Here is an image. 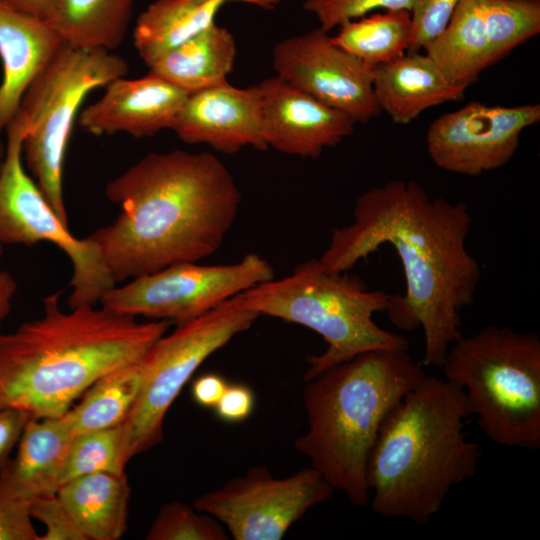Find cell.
I'll return each instance as SVG.
<instances>
[{
  "instance_id": "cell-1",
  "label": "cell",
  "mask_w": 540,
  "mask_h": 540,
  "mask_svg": "<svg viewBox=\"0 0 540 540\" xmlns=\"http://www.w3.org/2000/svg\"><path fill=\"white\" fill-rule=\"evenodd\" d=\"M471 224L465 203L431 198L411 180H391L357 197L353 222L332 231L318 260L326 271L343 273L381 246H392L405 291L391 294L385 312L401 330L421 328L422 364L441 368L463 336L461 312L473 304L481 281L480 264L466 246Z\"/></svg>"
},
{
  "instance_id": "cell-2",
  "label": "cell",
  "mask_w": 540,
  "mask_h": 540,
  "mask_svg": "<svg viewBox=\"0 0 540 540\" xmlns=\"http://www.w3.org/2000/svg\"><path fill=\"white\" fill-rule=\"evenodd\" d=\"M105 194L121 212L89 236L116 283L214 254L242 199L219 158L182 150L145 155Z\"/></svg>"
},
{
  "instance_id": "cell-3",
  "label": "cell",
  "mask_w": 540,
  "mask_h": 540,
  "mask_svg": "<svg viewBox=\"0 0 540 540\" xmlns=\"http://www.w3.org/2000/svg\"><path fill=\"white\" fill-rule=\"evenodd\" d=\"M60 296H46L39 318L1 334L0 409L29 419L62 416L99 378L140 361L171 323L92 304L65 312Z\"/></svg>"
},
{
  "instance_id": "cell-4",
  "label": "cell",
  "mask_w": 540,
  "mask_h": 540,
  "mask_svg": "<svg viewBox=\"0 0 540 540\" xmlns=\"http://www.w3.org/2000/svg\"><path fill=\"white\" fill-rule=\"evenodd\" d=\"M468 416L463 391L433 375L426 374L400 401L367 462L375 514L425 524L455 486L475 475L482 452L465 434Z\"/></svg>"
},
{
  "instance_id": "cell-5",
  "label": "cell",
  "mask_w": 540,
  "mask_h": 540,
  "mask_svg": "<svg viewBox=\"0 0 540 540\" xmlns=\"http://www.w3.org/2000/svg\"><path fill=\"white\" fill-rule=\"evenodd\" d=\"M425 375L408 350L379 349L304 381L308 425L295 448L334 490L365 506L367 462L381 426Z\"/></svg>"
},
{
  "instance_id": "cell-6",
  "label": "cell",
  "mask_w": 540,
  "mask_h": 540,
  "mask_svg": "<svg viewBox=\"0 0 540 540\" xmlns=\"http://www.w3.org/2000/svg\"><path fill=\"white\" fill-rule=\"evenodd\" d=\"M391 294L369 290L358 276L330 273L318 259L296 266L235 296L236 303L259 316L267 315L305 326L322 336L326 349L308 358L307 381L362 353L408 350L409 341L378 326L373 315L385 311Z\"/></svg>"
},
{
  "instance_id": "cell-7",
  "label": "cell",
  "mask_w": 540,
  "mask_h": 540,
  "mask_svg": "<svg viewBox=\"0 0 540 540\" xmlns=\"http://www.w3.org/2000/svg\"><path fill=\"white\" fill-rule=\"evenodd\" d=\"M445 379L465 396L469 416L495 444L540 447V337L487 325L449 349Z\"/></svg>"
},
{
  "instance_id": "cell-8",
  "label": "cell",
  "mask_w": 540,
  "mask_h": 540,
  "mask_svg": "<svg viewBox=\"0 0 540 540\" xmlns=\"http://www.w3.org/2000/svg\"><path fill=\"white\" fill-rule=\"evenodd\" d=\"M127 61L113 51L63 44L25 92L18 112L26 121L23 159L44 197L68 225L63 196L64 159L86 96L127 76Z\"/></svg>"
},
{
  "instance_id": "cell-9",
  "label": "cell",
  "mask_w": 540,
  "mask_h": 540,
  "mask_svg": "<svg viewBox=\"0 0 540 540\" xmlns=\"http://www.w3.org/2000/svg\"><path fill=\"white\" fill-rule=\"evenodd\" d=\"M259 315L240 307L234 297L203 315L177 324L161 336L140 360L142 386L125 423L131 453H142L163 438L164 418L198 367Z\"/></svg>"
},
{
  "instance_id": "cell-10",
  "label": "cell",
  "mask_w": 540,
  "mask_h": 540,
  "mask_svg": "<svg viewBox=\"0 0 540 540\" xmlns=\"http://www.w3.org/2000/svg\"><path fill=\"white\" fill-rule=\"evenodd\" d=\"M27 124L19 112L5 131L7 141L0 169V242L31 247L54 244L69 257L73 273L70 308L96 305L116 285L97 244L88 235L77 238L50 206L23 165Z\"/></svg>"
},
{
  "instance_id": "cell-11",
  "label": "cell",
  "mask_w": 540,
  "mask_h": 540,
  "mask_svg": "<svg viewBox=\"0 0 540 540\" xmlns=\"http://www.w3.org/2000/svg\"><path fill=\"white\" fill-rule=\"evenodd\" d=\"M273 278L272 265L256 253L232 264L178 263L115 285L99 303L119 314L179 324Z\"/></svg>"
},
{
  "instance_id": "cell-12",
  "label": "cell",
  "mask_w": 540,
  "mask_h": 540,
  "mask_svg": "<svg viewBox=\"0 0 540 540\" xmlns=\"http://www.w3.org/2000/svg\"><path fill=\"white\" fill-rule=\"evenodd\" d=\"M334 491L313 467L276 478L259 466L198 496L194 508L216 518L235 540H280Z\"/></svg>"
},
{
  "instance_id": "cell-13",
  "label": "cell",
  "mask_w": 540,
  "mask_h": 540,
  "mask_svg": "<svg viewBox=\"0 0 540 540\" xmlns=\"http://www.w3.org/2000/svg\"><path fill=\"white\" fill-rule=\"evenodd\" d=\"M539 121V104L489 106L471 101L429 125L427 151L442 170L478 176L506 165L522 132Z\"/></svg>"
},
{
  "instance_id": "cell-14",
  "label": "cell",
  "mask_w": 540,
  "mask_h": 540,
  "mask_svg": "<svg viewBox=\"0 0 540 540\" xmlns=\"http://www.w3.org/2000/svg\"><path fill=\"white\" fill-rule=\"evenodd\" d=\"M273 68L276 76L356 123H366L382 112L373 69L337 46L320 27L277 43Z\"/></svg>"
},
{
  "instance_id": "cell-15",
  "label": "cell",
  "mask_w": 540,
  "mask_h": 540,
  "mask_svg": "<svg viewBox=\"0 0 540 540\" xmlns=\"http://www.w3.org/2000/svg\"><path fill=\"white\" fill-rule=\"evenodd\" d=\"M170 129L185 143L228 154L246 146L268 148L258 85L237 88L224 81L190 93Z\"/></svg>"
},
{
  "instance_id": "cell-16",
  "label": "cell",
  "mask_w": 540,
  "mask_h": 540,
  "mask_svg": "<svg viewBox=\"0 0 540 540\" xmlns=\"http://www.w3.org/2000/svg\"><path fill=\"white\" fill-rule=\"evenodd\" d=\"M262 120L269 147L301 158H317L323 150L354 132L355 121L297 89L278 76L258 84Z\"/></svg>"
},
{
  "instance_id": "cell-17",
  "label": "cell",
  "mask_w": 540,
  "mask_h": 540,
  "mask_svg": "<svg viewBox=\"0 0 540 540\" xmlns=\"http://www.w3.org/2000/svg\"><path fill=\"white\" fill-rule=\"evenodd\" d=\"M104 88L78 117L79 126L96 136L123 132L148 137L170 129L188 95L151 73L137 79L119 77Z\"/></svg>"
},
{
  "instance_id": "cell-18",
  "label": "cell",
  "mask_w": 540,
  "mask_h": 540,
  "mask_svg": "<svg viewBox=\"0 0 540 540\" xmlns=\"http://www.w3.org/2000/svg\"><path fill=\"white\" fill-rule=\"evenodd\" d=\"M63 44L45 20L0 4V134L17 114L31 83Z\"/></svg>"
},
{
  "instance_id": "cell-19",
  "label": "cell",
  "mask_w": 540,
  "mask_h": 540,
  "mask_svg": "<svg viewBox=\"0 0 540 540\" xmlns=\"http://www.w3.org/2000/svg\"><path fill=\"white\" fill-rule=\"evenodd\" d=\"M74 437L64 414L28 419L16 456L0 466V489L27 502L39 495L56 493Z\"/></svg>"
},
{
  "instance_id": "cell-20",
  "label": "cell",
  "mask_w": 540,
  "mask_h": 540,
  "mask_svg": "<svg viewBox=\"0 0 540 540\" xmlns=\"http://www.w3.org/2000/svg\"><path fill=\"white\" fill-rule=\"evenodd\" d=\"M373 74L381 110L400 125L409 124L431 107L461 101L467 88L449 81L426 54L419 52L380 65Z\"/></svg>"
},
{
  "instance_id": "cell-21",
  "label": "cell",
  "mask_w": 540,
  "mask_h": 540,
  "mask_svg": "<svg viewBox=\"0 0 540 540\" xmlns=\"http://www.w3.org/2000/svg\"><path fill=\"white\" fill-rule=\"evenodd\" d=\"M126 474L94 472L62 485L57 495L86 540H118L127 529Z\"/></svg>"
},
{
  "instance_id": "cell-22",
  "label": "cell",
  "mask_w": 540,
  "mask_h": 540,
  "mask_svg": "<svg viewBox=\"0 0 540 540\" xmlns=\"http://www.w3.org/2000/svg\"><path fill=\"white\" fill-rule=\"evenodd\" d=\"M236 53L231 32L213 23L151 62L148 73L190 94L227 81Z\"/></svg>"
},
{
  "instance_id": "cell-23",
  "label": "cell",
  "mask_w": 540,
  "mask_h": 540,
  "mask_svg": "<svg viewBox=\"0 0 540 540\" xmlns=\"http://www.w3.org/2000/svg\"><path fill=\"white\" fill-rule=\"evenodd\" d=\"M231 0H156L143 11L135 24L134 46L148 66L168 50L215 23L221 6ZM265 9L280 0H239Z\"/></svg>"
},
{
  "instance_id": "cell-24",
  "label": "cell",
  "mask_w": 540,
  "mask_h": 540,
  "mask_svg": "<svg viewBox=\"0 0 540 540\" xmlns=\"http://www.w3.org/2000/svg\"><path fill=\"white\" fill-rule=\"evenodd\" d=\"M425 54L454 84L468 87L492 66L481 0H461Z\"/></svg>"
},
{
  "instance_id": "cell-25",
  "label": "cell",
  "mask_w": 540,
  "mask_h": 540,
  "mask_svg": "<svg viewBox=\"0 0 540 540\" xmlns=\"http://www.w3.org/2000/svg\"><path fill=\"white\" fill-rule=\"evenodd\" d=\"M135 0H54L45 20L65 44L114 51L125 39Z\"/></svg>"
},
{
  "instance_id": "cell-26",
  "label": "cell",
  "mask_w": 540,
  "mask_h": 540,
  "mask_svg": "<svg viewBox=\"0 0 540 540\" xmlns=\"http://www.w3.org/2000/svg\"><path fill=\"white\" fill-rule=\"evenodd\" d=\"M141 386L140 361L99 378L84 392L82 400L64 414L74 436L125 422Z\"/></svg>"
},
{
  "instance_id": "cell-27",
  "label": "cell",
  "mask_w": 540,
  "mask_h": 540,
  "mask_svg": "<svg viewBox=\"0 0 540 540\" xmlns=\"http://www.w3.org/2000/svg\"><path fill=\"white\" fill-rule=\"evenodd\" d=\"M333 42L371 69L403 56L412 34L411 12L385 10L338 27Z\"/></svg>"
},
{
  "instance_id": "cell-28",
  "label": "cell",
  "mask_w": 540,
  "mask_h": 540,
  "mask_svg": "<svg viewBox=\"0 0 540 540\" xmlns=\"http://www.w3.org/2000/svg\"><path fill=\"white\" fill-rule=\"evenodd\" d=\"M132 457L129 430L125 422L77 435L66 457L61 486L76 477L94 472L123 474Z\"/></svg>"
},
{
  "instance_id": "cell-29",
  "label": "cell",
  "mask_w": 540,
  "mask_h": 540,
  "mask_svg": "<svg viewBox=\"0 0 540 540\" xmlns=\"http://www.w3.org/2000/svg\"><path fill=\"white\" fill-rule=\"evenodd\" d=\"M494 65L540 33V0H481Z\"/></svg>"
},
{
  "instance_id": "cell-30",
  "label": "cell",
  "mask_w": 540,
  "mask_h": 540,
  "mask_svg": "<svg viewBox=\"0 0 540 540\" xmlns=\"http://www.w3.org/2000/svg\"><path fill=\"white\" fill-rule=\"evenodd\" d=\"M147 540H226L228 533L213 516L192 509L182 502L161 507L148 533Z\"/></svg>"
},
{
  "instance_id": "cell-31",
  "label": "cell",
  "mask_w": 540,
  "mask_h": 540,
  "mask_svg": "<svg viewBox=\"0 0 540 540\" xmlns=\"http://www.w3.org/2000/svg\"><path fill=\"white\" fill-rule=\"evenodd\" d=\"M414 0H306L304 8L314 14L326 32L365 16L374 9L408 10Z\"/></svg>"
},
{
  "instance_id": "cell-32",
  "label": "cell",
  "mask_w": 540,
  "mask_h": 540,
  "mask_svg": "<svg viewBox=\"0 0 540 540\" xmlns=\"http://www.w3.org/2000/svg\"><path fill=\"white\" fill-rule=\"evenodd\" d=\"M461 0H414L411 10L412 34L408 53L420 52L448 24Z\"/></svg>"
},
{
  "instance_id": "cell-33",
  "label": "cell",
  "mask_w": 540,
  "mask_h": 540,
  "mask_svg": "<svg viewBox=\"0 0 540 540\" xmlns=\"http://www.w3.org/2000/svg\"><path fill=\"white\" fill-rule=\"evenodd\" d=\"M30 514L46 527L40 540H86L57 492L33 498L30 501Z\"/></svg>"
},
{
  "instance_id": "cell-34",
  "label": "cell",
  "mask_w": 540,
  "mask_h": 540,
  "mask_svg": "<svg viewBox=\"0 0 540 540\" xmlns=\"http://www.w3.org/2000/svg\"><path fill=\"white\" fill-rule=\"evenodd\" d=\"M30 514V502L14 499L0 489V540H40Z\"/></svg>"
},
{
  "instance_id": "cell-35",
  "label": "cell",
  "mask_w": 540,
  "mask_h": 540,
  "mask_svg": "<svg viewBox=\"0 0 540 540\" xmlns=\"http://www.w3.org/2000/svg\"><path fill=\"white\" fill-rule=\"evenodd\" d=\"M255 407L253 390L241 383H228L214 410L217 417L226 423L245 421Z\"/></svg>"
},
{
  "instance_id": "cell-36",
  "label": "cell",
  "mask_w": 540,
  "mask_h": 540,
  "mask_svg": "<svg viewBox=\"0 0 540 540\" xmlns=\"http://www.w3.org/2000/svg\"><path fill=\"white\" fill-rule=\"evenodd\" d=\"M28 419L22 411L0 409V466L9 459Z\"/></svg>"
},
{
  "instance_id": "cell-37",
  "label": "cell",
  "mask_w": 540,
  "mask_h": 540,
  "mask_svg": "<svg viewBox=\"0 0 540 540\" xmlns=\"http://www.w3.org/2000/svg\"><path fill=\"white\" fill-rule=\"evenodd\" d=\"M228 383L223 376L206 373L196 378L191 393L194 402L206 409H214Z\"/></svg>"
},
{
  "instance_id": "cell-38",
  "label": "cell",
  "mask_w": 540,
  "mask_h": 540,
  "mask_svg": "<svg viewBox=\"0 0 540 540\" xmlns=\"http://www.w3.org/2000/svg\"><path fill=\"white\" fill-rule=\"evenodd\" d=\"M54 0H0V4L32 17L47 20Z\"/></svg>"
},
{
  "instance_id": "cell-39",
  "label": "cell",
  "mask_w": 540,
  "mask_h": 540,
  "mask_svg": "<svg viewBox=\"0 0 540 540\" xmlns=\"http://www.w3.org/2000/svg\"><path fill=\"white\" fill-rule=\"evenodd\" d=\"M2 254V243L0 242V255ZM17 284L12 275L4 270H0V325L11 309V301L16 293ZM0 332V336H1Z\"/></svg>"
},
{
  "instance_id": "cell-40",
  "label": "cell",
  "mask_w": 540,
  "mask_h": 540,
  "mask_svg": "<svg viewBox=\"0 0 540 540\" xmlns=\"http://www.w3.org/2000/svg\"><path fill=\"white\" fill-rule=\"evenodd\" d=\"M4 152H5V146L0 141V169H1L3 158H4Z\"/></svg>"
}]
</instances>
